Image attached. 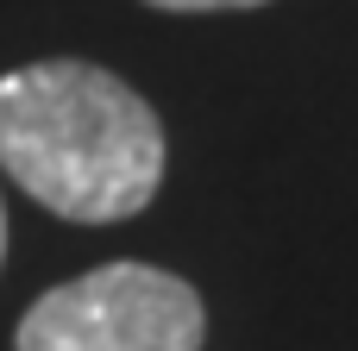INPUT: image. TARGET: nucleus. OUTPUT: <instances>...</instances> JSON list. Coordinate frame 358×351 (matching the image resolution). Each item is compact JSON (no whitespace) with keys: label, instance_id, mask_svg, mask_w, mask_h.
<instances>
[{"label":"nucleus","instance_id":"20e7f679","mask_svg":"<svg viewBox=\"0 0 358 351\" xmlns=\"http://www.w3.org/2000/svg\"><path fill=\"white\" fill-rule=\"evenodd\" d=\"M0 257H6V207H0Z\"/></svg>","mask_w":358,"mask_h":351},{"label":"nucleus","instance_id":"f257e3e1","mask_svg":"<svg viewBox=\"0 0 358 351\" xmlns=\"http://www.w3.org/2000/svg\"><path fill=\"white\" fill-rule=\"evenodd\" d=\"M0 170L63 220H132L164 182V126L101 63H25L0 75Z\"/></svg>","mask_w":358,"mask_h":351},{"label":"nucleus","instance_id":"7ed1b4c3","mask_svg":"<svg viewBox=\"0 0 358 351\" xmlns=\"http://www.w3.org/2000/svg\"><path fill=\"white\" fill-rule=\"evenodd\" d=\"M164 13H239V6H271V0H145Z\"/></svg>","mask_w":358,"mask_h":351},{"label":"nucleus","instance_id":"f03ea898","mask_svg":"<svg viewBox=\"0 0 358 351\" xmlns=\"http://www.w3.org/2000/svg\"><path fill=\"white\" fill-rule=\"evenodd\" d=\"M201 295L157 264H101L38 295L13 351H201Z\"/></svg>","mask_w":358,"mask_h":351}]
</instances>
